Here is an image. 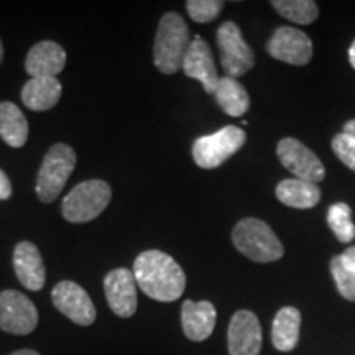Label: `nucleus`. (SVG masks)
<instances>
[{"mask_svg": "<svg viewBox=\"0 0 355 355\" xmlns=\"http://www.w3.org/2000/svg\"><path fill=\"white\" fill-rule=\"evenodd\" d=\"M137 286L148 298L171 303L181 298L186 288V275L178 261L165 252L146 250L133 263Z\"/></svg>", "mask_w": 355, "mask_h": 355, "instance_id": "obj_1", "label": "nucleus"}, {"mask_svg": "<svg viewBox=\"0 0 355 355\" xmlns=\"http://www.w3.org/2000/svg\"><path fill=\"white\" fill-rule=\"evenodd\" d=\"M191 43L189 28L183 17L168 12L159 20L153 44V63L163 74H176L183 68V60Z\"/></svg>", "mask_w": 355, "mask_h": 355, "instance_id": "obj_2", "label": "nucleus"}, {"mask_svg": "<svg viewBox=\"0 0 355 355\" xmlns=\"http://www.w3.org/2000/svg\"><path fill=\"white\" fill-rule=\"evenodd\" d=\"M232 242L241 254L259 263L277 261L285 254L279 239L268 224L254 217L242 219L232 230Z\"/></svg>", "mask_w": 355, "mask_h": 355, "instance_id": "obj_3", "label": "nucleus"}, {"mask_svg": "<svg viewBox=\"0 0 355 355\" xmlns=\"http://www.w3.org/2000/svg\"><path fill=\"white\" fill-rule=\"evenodd\" d=\"M110 199H112V189L109 183L102 180H89L69 191L61 204V212L68 222L84 224L94 220L107 209Z\"/></svg>", "mask_w": 355, "mask_h": 355, "instance_id": "obj_4", "label": "nucleus"}, {"mask_svg": "<svg viewBox=\"0 0 355 355\" xmlns=\"http://www.w3.org/2000/svg\"><path fill=\"white\" fill-rule=\"evenodd\" d=\"M76 168V152L66 144L53 145L44 155L37 178V196L42 202L50 204L60 196L68 178Z\"/></svg>", "mask_w": 355, "mask_h": 355, "instance_id": "obj_5", "label": "nucleus"}, {"mask_svg": "<svg viewBox=\"0 0 355 355\" xmlns=\"http://www.w3.org/2000/svg\"><path fill=\"white\" fill-rule=\"evenodd\" d=\"M245 132L235 125H227L211 135L199 137L193 144L194 163L204 170L220 166L245 145Z\"/></svg>", "mask_w": 355, "mask_h": 355, "instance_id": "obj_6", "label": "nucleus"}, {"mask_svg": "<svg viewBox=\"0 0 355 355\" xmlns=\"http://www.w3.org/2000/svg\"><path fill=\"white\" fill-rule=\"evenodd\" d=\"M217 46L220 51V64L229 78L237 79L254 68V51L243 40L241 28L234 21H225L219 26Z\"/></svg>", "mask_w": 355, "mask_h": 355, "instance_id": "obj_7", "label": "nucleus"}, {"mask_svg": "<svg viewBox=\"0 0 355 355\" xmlns=\"http://www.w3.org/2000/svg\"><path fill=\"white\" fill-rule=\"evenodd\" d=\"M38 326V311L20 291L0 293V329L15 336H26Z\"/></svg>", "mask_w": 355, "mask_h": 355, "instance_id": "obj_8", "label": "nucleus"}, {"mask_svg": "<svg viewBox=\"0 0 355 355\" xmlns=\"http://www.w3.org/2000/svg\"><path fill=\"white\" fill-rule=\"evenodd\" d=\"M277 155L282 165L298 180L318 184L326 176V170L318 155L311 152L300 140L291 139V137L283 139L277 146Z\"/></svg>", "mask_w": 355, "mask_h": 355, "instance_id": "obj_9", "label": "nucleus"}, {"mask_svg": "<svg viewBox=\"0 0 355 355\" xmlns=\"http://www.w3.org/2000/svg\"><path fill=\"white\" fill-rule=\"evenodd\" d=\"M51 300L55 308L79 326H91L96 321V308L91 296L74 282H60L53 288Z\"/></svg>", "mask_w": 355, "mask_h": 355, "instance_id": "obj_10", "label": "nucleus"}, {"mask_svg": "<svg viewBox=\"0 0 355 355\" xmlns=\"http://www.w3.org/2000/svg\"><path fill=\"white\" fill-rule=\"evenodd\" d=\"M266 50L275 60L293 66H304L313 58V42L298 28L279 26L270 38Z\"/></svg>", "mask_w": 355, "mask_h": 355, "instance_id": "obj_11", "label": "nucleus"}, {"mask_svg": "<svg viewBox=\"0 0 355 355\" xmlns=\"http://www.w3.org/2000/svg\"><path fill=\"white\" fill-rule=\"evenodd\" d=\"M104 291L112 313L119 318H132L137 313V282L132 270L115 268L104 278Z\"/></svg>", "mask_w": 355, "mask_h": 355, "instance_id": "obj_12", "label": "nucleus"}, {"mask_svg": "<svg viewBox=\"0 0 355 355\" xmlns=\"http://www.w3.org/2000/svg\"><path fill=\"white\" fill-rule=\"evenodd\" d=\"M227 344L230 355H259L261 349V327L252 311L241 309L229 322Z\"/></svg>", "mask_w": 355, "mask_h": 355, "instance_id": "obj_13", "label": "nucleus"}, {"mask_svg": "<svg viewBox=\"0 0 355 355\" xmlns=\"http://www.w3.org/2000/svg\"><path fill=\"white\" fill-rule=\"evenodd\" d=\"M183 71L188 78L198 79L207 94H214L219 76H217L214 56H212L209 44L201 37H194L191 40L183 60Z\"/></svg>", "mask_w": 355, "mask_h": 355, "instance_id": "obj_14", "label": "nucleus"}, {"mask_svg": "<svg viewBox=\"0 0 355 355\" xmlns=\"http://www.w3.org/2000/svg\"><path fill=\"white\" fill-rule=\"evenodd\" d=\"M13 268L19 282L30 291H40L46 282V268L37 245L32 242L17 243L13 250Z\"/></svg>", "mask_w": 355, "mask_h": 355, "instance_id": "obj_15", "label": "nucleus"}, {"mask_svg": "<svg viewBox=\"0 0 355 355\" xmlns=\"http://www.w3.org/2000/svg\"><path fill=\"white\" fill-rule=\"evenodd\" d=\"M217 321L216 306L211 301H184L181 308V326L184 336L193 343H202L214 332Z\"/></svg>", "mask_w": 355, "mask_h": 355, "instance_id": "obj_16", "label": "nucleus"}, {"mask_svg": "<svg viewBox=\"0 0 355 355\" xmlns=\"http://www.w3.org/2000/svg\"><path fill=\"white\" fill-rule=\"evenodd\" d=\"M66 66V51L56 42H40L30 48L25 69L32 78H56Z\"/></svg>", "mask_w": 355, "mask_h": 355, "instance_id": "obj_17", "label": "nucleus"}, {"mask_svg": "<svg viewBox=\"0 0 355 355\" xmlns=\"http://www.w3.org/2000/svg\"><path fill=\"white\" fill-rule=\"evenodd\" d=\"M63 86L58 78H32L21 89V102L35 112L50 110L61 99Z\"/></svg>", "mask_w": 355, "mask_h": 355, "instance_id": "obj_18", "label": "nucleus"}, {"mask_svg": "<svg viewBox=\"0 0 355 355\" xmlns=\"http://www.w3.org/2000/svg\"><path fill=\"white\" fill-rule=\"evenodd\" d=\"M278 201L285 206L295 207V209H311L321 199V189L316 183H309L304 180H285L277 186Z\"/></svg>", "mask_w": 355, "mask_h": 355, "instance_id": "obj_19", "label": "nucleus"}, {"mask_svg": "<svg viewBox=\"0 0 355 355\" xmlns=\"http://www.w3.org/2000/svg\"><path fill=\"white\" fill-rule=\"evenodd\" d=\"M301 329V314L293 306L282 308L272 324V343L275 349L290 352L298 345Z\"/></svg>", "mask_w": 355, "mask_h": 355, "instance_id": "obj_20", "label": "nucleus"}, {"mask_svg": "<svg viewBox=\"0 0 355 355\" xmlns=\"http://www.w3.org/2000/svg\"><path fill=\"white\" fill-rule=\"evenodd\" d=\"M0 137L12 148H21L28 140V122L13 102H0Z\"/></svg>", "mask_w": 355, "mask_h": 355, "instance_id": "obj_21", "label": "nucleus"}, {"mask_svg": "<svg viewBox=\"0 0 355 355\" xmlns=\"http://www.w3.org/2000/svg\"><path fill=\"white\" fill-rule=\"evenodd\" d=\"M214 96L219 107L230 117H242L250 107V97L245 87L234 78H219Z\"/></svg>", "mask_w": 355, "mask_h": 355, "instance_id": "obj_22", "label": "nucleus"}, {"mask_svg": "<svg viewBox=\"0 0 355 355\" xmlns=\"http://www.w3.org/2000/svg\"><path fill=\"white\" fill-rule=\"evenodd\" d=\"M272 6L279 15L298 25H309L318 19L319 8L313 0H273Z\"/></svg>", "mask_w": 355, "mask_h": 355, "instance_id": "obj_23", "label": "nucleus"}, {"mask_svg": "<svg viewBox=\"0 0 355 355\" xmlns=\"http://www.w3.org/2000/svg\"><path fill=\"white\" fill-rule=\"evenodd\" d=\"M327 224L340 242H350L355 237V225L352 222V211L347 204L336 202L327 211Z\"/></svg>", "mask_w": 355, "mask_h": 355, "instance_id": "obj_24", "label": "nucleus"}, {"mask_svg": "<svg viewBox=\"0 0 355 355\" xmlns=\"http://www.w3.org/2000/svg\"><path fill=\"white\" fill-rule=\"evenodd\" d=\"M331 273L336 282L337 291H339L345 300L355 301V272L344 263L340 255L332 259Z\"/></svg>", "mask_w": 355, "mask_h": 355, "instance_id": "obj_25", "label": "nucleus"}, {"mask_svg": "<svg viewBox=\"0 0 355 355\" xmlns=\"http://www.w3.org/2000/svg\"><path fill=\"white\" fill-rule=\"evenodd\" d=\"M224 8V2L220 0H188L186 10H188L191 20L196 24H207L216 20Z\"/></svg>", "mask_w": 355, "mask_h": 355, "instance_id": "obj_26", "label": "nucleus"}, {"mask_svg": "<svg viewBox=\"0 0 355 355\" xmlns=\"http://www.w3.org/2000/svg\"><path fill=\"white\" fill-rule=\"evenodd\" d=\"M332 150L345 166L355 171V140L347 133H337L332 139Z\"/></svg>", "mask_w": 355, "mask_h": 355, "instance_id": "obj_27", "label": "nucleus"}, {"mask_svg": "<svg viewBox=\"0 0 355 355\" xmlns=\"http://www.w3.org/2000/svg\"><path fill=\"white\" fill-rule=\"evenodd\" d=\"M12 196V184L8 176L6 175V171L0 168V201H6Z\"/></svg>", "mask_w": 355, "mask_h": 355, "instance_id": "obj_28", "label": "nucleus"}, {"mask_svg": "<svg viewBox=\"0 0 355 355\" xmlns=\"http://www.w3.org/2000/svg\"><path fill=\"white\" fill-rule=\"evenodd\" d=\"M340 259H343L344 263L347 265L350 270H354L355 272V247H349L347 250L340 255Z\"/></svg>", "mask_w": 355, "mask_h": 355, "instance_id": "obj_29", "label": "nucleus"}, {"mask_svg": "<svg viewBox=\"0 0 355 355\" xmlns=\"http://www.w3.org/2000/svg\"><path fill=\"white\" fill-rule=\"evenodd\" d=\"M344 133H347L349 137H352V139L355 140V121H349L347 123H345Z\"/></svg>", "mask_w": 355, "mask_h": 355, "instance_id": "obj_30", "label": "nucleus"}, {"mask_svg": "<svg viewBox=\"0 0 355 355\" xmlns=\"http://www.w3.org/2000/svg\"><path fill=\"white\" fill-rule=\"evenodd\" d=\"M10 355H40V354L33 349H21V350H17V352H13Z\"/></svg>", "mask_w": 355, "mask_h": 355, "instance_id": "obj_31", "label": "nucleus"}, {"mask_svg": "<svg viewBox=\"0 0 355 355\" xmlns=\"http://www.w3.org/2000/svg\"><path fill=\"white\" fill-rule=\"evenodd\" d=\"M349 61H350V64H352V68L355 69V42L352 43V46H350V50H349Z\"/></svg>", "mask_w": 355, "mask_h": 355, "instance_id": "obj_32", "label": "nucleus"}, {"mask_svg": "<svg viewBox=\"0 0 355 355\" xmlns=\"http://www.w3.org/2000/svg\"><path fill=\"white\" fill-rule=\"evenodd\" d=\"M3 60V46H2V40H0V64H2Z\"/></svg>", "mask_w": 355, "mask_h": 355, "instance_id": "obj_33", "label": "nucleus"}]
</instances>
